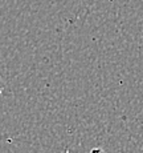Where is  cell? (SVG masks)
<instances>
[{"label": "cell", "mask_w": 143, "mask_h": 153, "mask_svg": "<svg viewBox=\"0 0 143 153\" xmlns=\"http://www.w3.org/2000/svg\"><path fill=\"white\" fill-rule=\"evenodd\" d=\"M90 153H106V152H105L102 148H98L97 146V148H93L92 151H90Z\"/></svg>", "instance_id": "cell-1"}, {"label": "cell", "mask_w": 143, "mask_h": 153, "mask_svg": "<svg viewBox=\"0 0 143 153\" xmlns=\"http://www.w3.org/2000/svg\"><path fill=\"white\" fill-rule=\"evenodd\" d=\"M3 89H4V85H3V83H1V77H0V93L3 92Z\"/></svg>", "instance_id": "cell-2"}]
</instances>
